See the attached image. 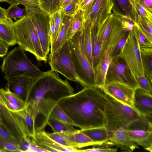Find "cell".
Instances as JSON below:
<instances>
[{"instance_id": "obj_1", "label": "cell", "mask_w": 152, "mask_h": 152, "mask_svg": "<svg viewBox=\"0 0 152 152\" xmlns=\"http://www.w3.org/2000/svg\"><path fill=\"white\" fill-rule=\"evenodd\" d=\"M105 101L102 89L96 87H85L61 99L57 103L74 126L85 130L106 126Z\"/></svg>"}, {"instance_id": "obj_2", "label": "cell", "mask_w": 152, "mask_h": 152, "mask_svg": "<svg viewBox=\"0 0 152 152\" xmlns=\"http://www.w3.org/2000/svg\"><path fill=\"white\" fill-rule=\"evenodd\" d=\"M74 93L73 88L67 80H63L58 72L51 70L43 72L33 79L25 101V107L35 125L38 117L39 103L44 98H51L58 102Z\"/></svg>"}, {"instance_id": "obj_3", "label": "cell", "mask_w": 152, "mask_h": 152, "mask_svg": "<svg viewBox=\"0 0 152 152\" xmlns=\"http://www.w3.org/2000/svg\"><path fill=\"white\" fill-rule=\"evenodd\" d=\"M106 126L109 133L119 128L152 131V121L140 114L133 107L124 104L105 94Z\"/></svg>"}, {"instance_id": "obj_4", "label": "cell", "mask_w": 152, "mask_h": 152, "mask_svg": "<svg viewBox=\"0 0 152 152\" xmlns=\"http://www.w3.org/2000/svg\"><path fill=\"white\" fill-rule=\"evenodd\" d=\"M129 32L122 29L121 18L114 15L110 33L101 49L98 60L94 67L96 87L102 89L107 71L117 45L121 38Z\"/></svg>"}, {"instance_id": "obj_5", "label": "cell", "mask_w": 152, "mask_h": 152, "mask_svg": "<svg viewBox=\"0 0 152 152\" xmlns=\"http://www.w3.org/2000/svg\"><path fill=\"white\" fill-rule=\"evenodd\" d=\"M16 44L23 50L32 54L39 61L46 62L39 37L30 17L27 16L13 22Z\"/></svg>"}, {"instance_id": "obj_6", "label": "cell", "mask_w": 152, "mask_h": 152, "mask_svg": "<svg viewBox=\"0 0 152 152\" xmlns=\"http://www.w3.org/2000/svg\"><path fill=\"white\" fill-rule=\"evenodd\" d=\"M24 51L19 46L16 47L3 59L0 68L6 80L25 73L34 79L43 73L28 59Z\"/></svg>"}, {"instance_id": "obj_7", "label": "cell", "mask_w": 152, "mask_h": 152, "mask_svg": "<svg viewBox=\"0 0 152 152\" xmlns=\"http://www.w3.org/2000/svg\"><path fill=\"white\" fill-rule=\"evenodd\" d=\"M118 56L124 60L132 77L137 83V79L139 77L145 76L140 47L134 27L129 32Z\"/></svg>"}, {"instance_id": "obj_8", "label": "cell", "mask_w": 152, "mask_h": 152, "mask_svg": "<svg viewBox=\"0 0 152 152\" xmlns=\"http://www.w3.org/2000/svg\"><path fill=\"white\" fill-rule=\"evenodd\" d=\"M69 41L74 68L79 80V83L84 88L96 87L94 71L80 50L76 33Z\"/></svg>"}, {"instance_id": "obj_9", "label": "cell", "mask_w": 152, "mask_h": 152, "mask_svg": "<svg viewBox=\"0 0 152 152\" xmlns=\"http://www.w3.org/2000/svg\"><path fill=\"white\" fill-rule=\"evenodd\" d=\"M49 64L51 70L59 73L68 80L79 83L72 61L69 41L50 53Z\"/></svg>"}, {"instance_id": "obj_10", "label": "cell", "mask_w": 152, "mask_h": 152, "mask_svg": "<svg viewBox=\"0 0 152 152\" xmlns=\"http://www.w3.org/2000/svg\"><path fill=\"white\" fill-rule=\"evenodd\" d=\"M38 117L35 126L36 132L44 130L47 125L46 121L50 118L74 126L73 121L57 103L51 98H44L39 103Z\"/></svg>"}, {"instance_id": "obj_11", "label": "cell", "mask_w": 152, "mask_h": 152, "mask_svg": "<svg viewBox=\"0 0 152 152\" xmlns=\"http://www.w3.org/2000/svg\"><path fill=\"white\" fill-rule=\"evenodd\" d=\"M25 8L27 16L30 17L36 31L42 50L47 57L50 46L49 16L44 13L38 7Z\"/></svg>"}, {"instance_id": "obj_12", "label": "cell", "mask_w": 152, "mask_h": 152, "mask_svg": "<svg viewBox=\"0 0 152 152\" xmlns=\"http://www.w3.org/2000/svg\"><path fill=\"white\" fill-rule=\"evenodd\" d=\"M119 81L135 90L139 87L132 77L126 65L121 57L114 58L107 73L105 83Z\"/></svg>"}, {"instance_id": "obj_13", "label": "cell", "mask_w": 152, "mask_h": 152, "mask_svg": "<svg viewBox=\"0 0 152 152\" xmlns=\"http://www.w3.org/2000/svg\"><path fill=\"white\" fill-rule=\"evenodd\" d=\"M113 4L110 0H94L83 11L84 20L98 26L112 13Z\"/></svg>"}, {"instance_id": "obj_14", "label": "cell", "mask_w": 152, "mask_h": 152, "mask_svg": "<svg viewBox=\"0 0 152 152\" xmlns=\"http://www.w3.org/2000/svg\"><path fill=\"white\" fill-rule=\"evenodd\" d=\"M102 90L118 101L133 107L135 90L126 84L116 81L105 83Z\"/></svg>"}, {"instance_id": "obj_15", "label": "cell", "mask_w": 152, "mask_h": 152, "mask_svg": "<svg viewBox=\"0 0 152 152\" xmlns=\"http://www.w3.org/2000/svg\"><path fill=\"white\" fill-rule=\"evenodd\" d=\"M93 26L88 21L84 20L81 29L76 34L80 50L94 71L91 45V28Z\"/></svg>"}, {"instance_id": "obj_16", "label": "cell", "mask_w": 152, "mask_h": 152, "mask_svg": "<svg viewBox=\"0 0 152 152\" xmlns=\"http://www.w3.org/2000/svg\"><path fill=\"white\" fill-rule=\"evenodd\" d=\"M36 144L47 152H79V150L63 145L53 139L44 130L36 132L33 138Z\"/></svg>"}, {"instance_id": "obj_17", "label": "cell", "mask_w": 152, "mask_h": 152, "mask_svg": "<svg viewBox=\"0 0 152 152\" xmlns=\"http://www.w3.org/2000/svg\"><path fill=\"white\" fill-rule=\"evenodd\" d=\"M152 94L140 88L135 90L133 107L141 115L152 121Z\"/></svg>"}, {"instance_id": "obj_18", "label": "cell", "mask_w": 152, "mask_h": 152, "mask_svg": "<svg viewBox=\"0 0 152 152\" xmlns=\"http://www.w3.org/2000/svg\"><path fill=\"white\" fill-rule=\"evenodd\" d=\"M0 115L3 121V126L15 136L20 142L23 135L20 126L11 112L7 107L0 96Z\"/></svg>"}, {"instance_id": "obj_19", "label": "cell", "mask_w": 152, "mask_h": 152, "mask_svg": "<svg viewBox=\"0 0 152 152\" xmlns=\"http://www.w3.org/2000/svg\"><path fill=\"white\" fill-rule=\"evenodd\" d=\"M33 79L28 75H22L9 78L6 80L7 87L25 102L28 89Z\"/></svg>"}, {"instance_id": "obj_20", "label": "cell", "mask_w": 152, "mask_h": 152, "mask_svg": "<svg viewBox=\"0 0 152 152\" xmlns=\"http://www.w3.org/2000/svg\"><path fill=\"white\" fill-rule=\"evenodd\" d=\"M109 141L111 145H116L124 151L132 152L138 146L131 141L128 135L127 130L119 128L110 132Z\"/></svg>"}, {"instance_id": "obj_21", "label": "cell", "mask_w": 152, "mask_h": 152, "mask_svg": "<svg viewBox=\"0 0 152 152\" xmlns=\"http://www.w3.org/2000/svg\"><path fill=\"white\" fill-rule=\"evenodd\" d=\"M11 112L20 126L23 138L27 137L33 138L36 132L35 124L25 108L18 111Z\"/></svg>"}, {"instance_id": "obj_22", "label": "cell", "mask_w": 152, "mask_h": 152, "mask_svg": "<svg viewBox=\"0 0 152 152\" xmlns=\"http://www.w3.org/2000/svg\"><path fill=\"white\" fill-rule=\"evenodd\" d=\"M0 96L7 107L11 112L22 109L25 106V101L11 91L8 88H0Z\"/></svg>"}, {"instance_id": "obj_23", "label": "cell", "mask_w": 152, "mask_h": 152, "mask_svg": "<svg viewBox=\"0 0 152 152\" xmlns=\"http://www.w3.org/2000/svg\"><path fill=\"white\" fill-rule=\"evenodd\" d=\"M127 132L131 141L152 152V131L137 129L127 130Z\"/></svg>"}, {"instance_id": "obj_24", "label": "cell", "mask_w": 152, "mask_h": 152, "mask_svg": "<svg viewBox=\"0 0 152 152\" xmlns=\"http://www.w3.org/2000/svg\"><path fill=\"white\" fill-rule=\"evenodd\" d=\"M66 135L69 146L70 147L77 149L95 145L92 140L80 130L66 132Z\"/></svg>"}, {"instance_id": "obj_25", "label": "cell", "mask_w": 152, "mask_h": 152, "mask_svg": "<svg viewBox=\"0 0 152 152\" xmlns=\"http://www.w3.org/2000/svg\"><path fill=\"white\" fill-rule=\"evenodd\" d=\"M83 133L89 137L95 145H110L109 142V132L105 126L80 130Z\"/></svg>"}, {"instance_id": "obj_26", "label": "cell", "mask_w": 152, "mask_h": 152, "mask_svg": "<svg viewBox=\"0 0 152 152\" xmlns=\"http://www.w3.org/2000/svg\"><path fill=\"white\" fill-rule=\"evenodd\" d=\"M132 7V14L134 21L152 23V12L145 8L137 0H129Z\"/></svg>"}, {"instance_id": "obj_27", "label": "cell", "mask_w": 152, "mask_h": 152, "mask_svg": "<svg viewBox=\"0 0 152 152\" xmlns=\"http://www.w3.org/2000/svg\"><path fill=\"white\" fill-rule=\"evenodd\" d=\"M72 16L64 14L62 25L58 37L50 45V53L55 51L67 41L66 38L71 25Z\"/></svg>"}, {"instance_id": "obj_28", "label": "cell", "mask_w": 152, "mask_h": 152, "mask_svg": "<svg viewBox=\"0 0 152 152\" xmlns=\"http://www.w3.org/2000/svg\"><path fill=\"white\" fill-rule=\"evenodd\" d=\"M110 0L113 4L112 11L114 15L133 20L132 14V7L129 0Z\"/></svg>"}, {"instance_id": "obj_29", "label": "cell", "mask_w": 152, "mask_h": 152, "mask_svg": "<svg viewBox=\"0 0 152 152\" xmlns=\"http://www.w3.org/2000/svg\"><path fill=\"white\" fill-rule=\"evenodd\" d=\"M114 18L112 13L100 25L96 26V36L101 45V49L104 44L110 32Z\"/></svg>"}, {"instance_id": "obj_30", "label": "cell", "mask_w": 152, "mask_h": 152, "mask_svg": "<svg viewBox=\"0 0 152 152\" xmlns=\"http://www.w3.org/2000/svg\"><path fill=\"white\" fill-rule=\"evenodd\" d=\"M0 39L9 46H13L16 44L13 23H0Z\"/></svg>"}, {"instance_id": "obj_31", "label": "cell", "mask_w": 152, "mask_h": 152, "mask_svg": "<svg viewBox=\"0 0 152 152\" xmlns=\"http://www.w3.org/2000/svg\"><path fill=\"white\" fill-rule=\"evenodd\" d=\"M145 77L152 82V47L140 48Z\"/></svg>"}, {"instance_id": "obj_32", "label": "cell", "mask_w": 152, "mask_h": 152, "mask_svg": "<svg viewBox=\"0 0 152 152\" xmlns=\"http://www.w3.org/2000/svg\"><path fill=\"white\" fill-rule=\"evenodd\" d=\"M84 21L83 11L78 9L72 15L66 40H69L82 29Z\"/></svg>"}, {"instance_id": "obj_33", "label": "cell", "mask_w": 152, "mask_h": 152, "mask_svg": "<svg viewBox=\"0 0 152 152\" xmlns=\"http://www.w3.org/2000/svg\"><path fill=\"white\" fill-rule=\"evenodd\" d=\"M39 8L50 16L61 9L60 0H38Z\"/></svg>"}, {"instance_id": "obj_34", "label": "cell", "mask_w": 152, "mask_h": 152, "mask_svg": "<svg viewBox=\"0 0 152 152\" xmlns=\"http://www.w3.org/2000/svg\"><path fill=\"white\" fill-rule=\"evenodd\" d=\"M46 122L54 132H70L77 130L69 124L50 118H48Z\"/></svg>"}, {"instance_id": "obj_35", "label": "cell", "mask_w": 152, "mask_h": 152, "mask_svg": "<svg viewBox=\"0 0 152 152\" xmlns=\"http://www.w3.org/2000/svg\"><path fill=\"white\" fill-rule=\"evenodd\" d=\"M96 26H93L91 28V45L94 67L98 60L101 50V45L96 36Z\"/></svg>"}, {"instance_id": "obj_36", "label": "cell", "mask_w": 152, "mask_h": 152, "mask_svg": "<svg viewBox=\"0 0 152 152\" xmlns=\"http://www.w3.org/2000/svg\"><path fill=\"white\" fill-rule=\"evenodd\" d=\"M6 12L7 19L11 21L12 19L16 20V18H21L27 16L26 9L20 8L17 5H11L6 10Z\"/></svg>"}, {"instance_id": "obj_37", "label": "cell", "mask_w": 152, "mask_h": 152, "mask_svg": "<svg viewBox=\"0 0 152 152\" xmlns=\"http://www.w3.org/2000/svg\"><path fill=\"white\" fill-rule=\"evenodd\" d=\"M135 25L147 39L152 43V23L139 22H135Z\"/></svg>"}, {"instance_id": "obj_38", "label": "cell", "mask_w": 152, "mask_h": 152, "mask_svg": "<svg viewBox=\"0 0 152 152\" xmlns=\"http://www.w3.org/2000/svg\"><path fill=\"white\" fill-rule=\"evenodd\" d=\"M52 15L54 20L56 27L54 42L57 38L61 27L64 14L61 9Z\"/></svg>"}, {"instance_id": "obj_39", "label": "cell", "mask_w": 152, "mask_h": 152, "mask_svg": "<svg viewBox=\"0 0 152 152\" xmlns=\"http://www.w3.org/2000/svg\"><path fill=\"white\" fill-rule=\"evenodd\" d=\"M137 83L139 88L144 91L152 94V82L145 77L140 76L137 79Z\"/></svg>"}, {"instance_id": "obj_40", "label": "cell", "mask_w": 152, "mask_h": 152, "mask_svg": "<svg viewBox=\"0 0 152 152\" xmlns=\"http://www.w3.org/2000/svg\"><path fill=\"white\" fill-rule=\"evenodd\" d=\"M0 137L19 148L20 142L1 125H0Z\"/></svg>"}, {"instance_id": "obj_41", "label": "cell", "mask_w": 152, "mask_h": 152, "mask_svg": "<svg viewBox=\"0 0 152 152\" xmlns=\"http://www.w3.org/2000/svg\"><path fill=\"white\" fill-rule=\"evenodd\" d=\"M22 152L17 146L0 137V152Z\"/></svg>"}, {"instance_id": "obj_42", "label": "cell", "mask_w": 152, "mask_h": 152, "mask_svg": "<svg viewBox=\"0 0 152 152\" xmlns=\"http://www.w3.org/2000/svg\"><path fill=\"white\" fill-rule=\"evenodd\" d=\"M137 36L140 48L151 47L152 43L149 42L134 25Z\"/></svg>"}, {"instance_id": "obj_43", "label": "cell", "mask_w": 152, "mask_h": 152, "mask_svg": "<svg viewBox=\"0 0 152 152\" xmlns=\"http://www.w3.org/2000/svg\"><path fill=\"white\" fill-rule=\"evenodd\" d=\"M122 29L125 31L130 32L134 27L135 22L132 19L124 17H120Z\"/></svg>"}, {"instance_id": "obj_44", "label": "cell", "mask_w": 152, "mask_h": 152, "mask_svg": "<svg viewBox=\"0 0 152 152\" xmlns=\"http://www.w3.org/2000/svg\"><path fill=\"white\" fill-rule=\"evenodd\" d=\"M78 7V5L76 4H69L61 9L64 15L72 16Z\"/></svg>"}, {"instance_id": "obj_45", "label": "cell", "mask_w": 152, "mask_h": 152, "mask_svg": "<svg viewBox=\"0 0 152 152\" xmlns=\"http://www.w3.org/2000/svg\"><path fill=\"white\" fill-rule=\"evenodd\" d=\"M117 149L116 148H95L82 150H79V152H116Z\"/></svg>"}, {"instance_id": "obj_46", "label": "cell", "mask_w": 152, "mask_h": 152, "mask_svg": "<svg viewBox=\"0 0 152 152\" xmlns=\"http://www.w3.org/2000/svg\"><path fill=\"white\" fill-rule=\"evenodd\" d=\"M31 138L27 137L23 138L21 142L19 148L22 152H27L31 145Z\"/></svg>"}, {"instance_id": "obj_47", "label": "cell", "mask_w": 152, "mask_h": 152, "mask_svg": "<svg viewBox=\"0 0 152 152\" xmlns=\"http://www.w3.org/2000/svg\"><path fill=\"white\" fill-rule=\"evenodd\" d=\"M18 4H21L25 8L38 7V0H17Z\"/></svg>"}, {"instance_id": "obj_48", "label": "cell", "mask_w": 152, "mask_h": 152, "mask_svg": "<svg viewBox=\"0 0 152 152\" xmlns=\"http://www.w3.org/2000/svg\"><path fill=\"white\" fill-rule=\"evenodd\" d=\"M0 23L12 24L13 20L8 19L6 16V10L0 6Z\"/></svg>"}, {"instance_id": "obj_49", "label": "cell", "mask_w": 152, "mask_h": 152, "mask_svg": "<svg viewBox=\"0 0 152 152\" xmlns=\"http://www.w3.org/2000/svg\"><path fill=\"white\" fill-rule=\"evenodd\" d=\"M146 9L152 12V0H137Z\"/></svg>"}, {"instance_id": "obj_50", "label": "cell", "mask_w": 152, "mask_h": 152, "mask_svg": "<svg viewBox=\"0 0 152 152\" xmlns=\"http://www.w3.org/2000/svg\"><path fill=\"white\" fill-rule=\"evenodd\" d=\"M9 46L0 39V58L3 57L7 55Z\"/></svg>"}, {"instance_id": "obj_51", "label": "cell", "mask_w": 152, "mask_h": 152, "mask_svg": "<svg viewBox=\"0 0 152 152\" xmlns=\"http://www.w3.org/2000/svg\"><path fill=\"white\" fill-rule=\"evenodd\" d=\"M94 0H81L78 5V9L85 11Z\"/></svg>"}, {"instance_id": "obj_52", "label": "cell", "mask_w": 152, "mask_h": 152, "mask_svg": "<svg viewBox=\"0 0 152 152\" xmlns=\"http://www.w3.org/2000/svg\"><path fill=\"white\" fill-rule=\"evenodd\" d=\"M79 2V0H60L61 8L72 4H76L78 5Z\"/></svg>"}, {"instance_id": "obj_53", "label": "cell", "mask_w": 152, "mask_h": 152, "mask_svg": "<svg viewBox=\"0 0 152 152\" xmlns=\"http://www.w3.org/2000/svg\"><path fill=\"white\" fill-rule=\"evenodd\" d=\"M31 145L27 152H38L39 147L36 144L33 138H31Z\"/></svg>"}, {"instance_id": "obj_54", "label": "cell", "mask_w": 152, "mask_h": 152, "mask_svg": "<svg viewBox=\"0 0 152 152\" xmlns=\"http://www.w3.org/2000/svg\"><path fill=\"white\" fill-rule=\"evenodd\" d=\"M6 2H7L11 5H18L17 0H6Z\"/></svg>"}, {"instance_id": "obj_55", "label": "cell", "mask_w": 152, "mask_h": 152, "mask_svg": "<svg viewBox=\"0 0 152 152\" xmlns=\"http://www.w3.org/2000/svg\"><path fill=\"white\" fill-rule=\"evenodd\" d=\"M0 125L3 126V121L2 118L0 115Z\"/></svg>"}, {"instance_id": "obj_56", "label": "cell", "mask_w": 152, "mask_h": 152, "mask_svg": "<svg viewBox=\"0 0 152 152\" xmlns=\"http://www.w3.org/2000/svg\"><path fill=\"white\" fill-rule=\"evenodd\" d=\"M6 2V0H0V2Z\"/></svg>"}, {"instance_id": "obj_57", "label": "cell", "mask_w": 152, "mask_h": 152, "mask_svg": "<svg viewBox=\"0 0 152 152\" xmlns=\"http://www.w3.org/2000/svg\"><path fill=\"white\" fill-rule=\"evenodd\" d=\"M81 0H79V4H78V5L79 4H80V2L81 1Z\"/></svg>"}]
</instances>
